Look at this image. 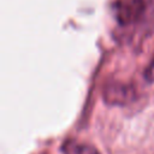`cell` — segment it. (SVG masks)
<instances>
[{
	"label": "cell",
	"instance_id": "obj_1",
	"mask_svg": "<svg viewBox=\"0 0 154 154\" xmlns=\"http://www.w3.org/2000/svg\"><path fill=\"white\" fill-rule=\"evenodd\" d=\"M102 99L109 106H124L136 99V89L132 84L123 82H108L102 90Z\"/></svg>",
	"mask_w": 154,
	"mask_h": 154
},
{
	"label": "cell",
	"instance_id": "obj_2",
	"mask_svg": "<svg viewBox=\"0 0 154 154\" xmlns=\"http://www.w3.org/2000/svg\"><path fill=\"white\" fill-rule=\"evenodd\" d=\"M114 16L120 25H130L142 18L146 11L144 0H117L113 5Z\"/></svg>",
	"mask_w": 154,
	"mask_h": 154
},
{
	"label": "cell",
	"instance_id": "obj_3",
	"mask_svg": "<svg viewBox=\"0 0 154 154\" xmlns=\"http://www.w3.org/2000/svg\"><path fill=\"white\" fill-rule=\"evenodd\" d=\"M60 150L63 154H100V152L89 143H82L75 140H66Z\"/></svg>",
	"mask_w": 154,
	"mask_h": 154
},
{
	"label": "cell",
	"instance_id": "obj_4",
	"mask_svg": "<svg viewBox=\"0 0 154 154\" xmlns=\"http://www.w3.org/2000/svg\"><path fill=\"white\" fill-rule=\"evenodd\" d=\"M153 71H154V59L152 61V65H150V69H149V73H152Z\"/></svg>",
	"mask_w": 154,
	"mask_h": 154
}]
</instances>
